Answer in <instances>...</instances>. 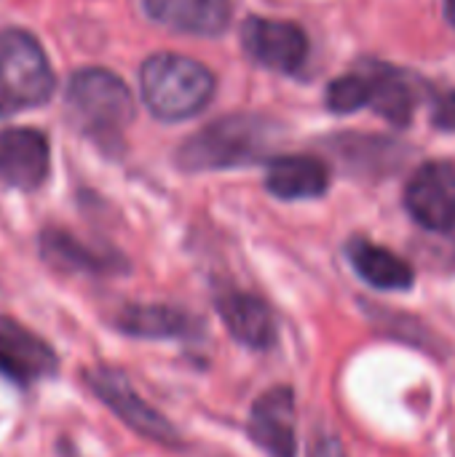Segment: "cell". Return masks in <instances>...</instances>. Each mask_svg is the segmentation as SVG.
Masks as SVG:
<instances>
[{
    "label": "cell",
    "mask_w": 455,
    "mask_h": 457,
    "mask_svg": "<svg viewBox=\"0 0 455 457\" xmlns=\"http://www.w3.org/2000/svg\"><path fill=\"white\" fill-rule=\"evenodd\" d=\"M59 367L54 348L11 316H0V375L19 386L51 378Z\"/></svg>",
    "instance_id": "ba28073f"
},
{
    "label": "cell",
    "mask_w": 455,
    "mask_h": 457,
    "mask_svg": "<svg viewBox=\"0 0 455 457\" xmlns=\"http://www.w3.org/2000/svg\"><path fill=\"white\" fill-rule=\"evenodd\" d=\"M83 383L91 388V394L105 404L110 407L134 434L156 442V445H164V447H180L182 439H180V431L156 410L150 407L137 391L134 386L129 383V378L115 370V367H88L83 372Z\"/></svg>",
    "instance_id": "5b68a950"
},
{
    "label": "cell",
    "mask_w": 455,
    "mask_h": 457,
    "mask_svg": "<svg viewBox=\"0 0 455 457\" xmlns=\"http://www.w3.org/2000/svg\"><path fill=\"white\" fill-rule=\"evenodd\" d=\"M67 107L78 126L97 139L118 137L134 118L129 86L115 72L102 67H86L70 78Z\"/></svg>",
    "instance_id": "3957f363"
},
{
    "label": "cell",
    "mask_w": 455,
    "mask_h": 457,
    "mask_svg": "<svg viewBox=\"0 0 455 457\" xmlns=\"http://www.w3.org/2000/svg\"><path fill=\"white\" fill-rule=\"evenodd\" d=\"M308 457H349V455H346L343 445H341L335 436L324 434V436H316V439L311 442V447H308Z\"/></svg>",
    "instance_id": "44dd1931"
},
{
    "label": "cell",
    "mask_w": 455,
    "mask_h": 457,
    "mask_svg": "<svg viewBox=\"0 0 455 457\" xmlns=\"http://www.w3.org/2000/svg\"><path fill=\"white\" fill-rule=\"evenodd\" d=\"M40 254L56 270L70 273H118L126 270V260L113 249H94L64 228H46L40 233Z\"/></svg>",
    "instance_id": "4fadbf2b"
},
{
    "label": "cell",
    "mask_w": 455,
    "mask_h": 457,
    "mask_svg": "<svg viewBox=\"0 0 455 457\" xmlns=\"http://www.w3.org/2000/svg\"><path fill=\"white\" fill-rule=\"evenodd\" d=\"M324 104L335 115H351L373 104V72H351L341 75L327 86Z\"/></svg>",
    "instance_id": "d6986e66"
},
{
    "label": "cell",
    "mask_w": 455,
    "mask_h": 457,
    "mask_svg": "<svg viewBox=\"0 0 455 457\" xmlns=\"http://www.w3.org/2000/svg\"><path fill=\"white\" fill-rule=\"evenodd\" d=\"M265 187L282 201L319 198L330 187V169L314 155H279L265 169Z\"/></svg>",
    "instance_id": "9a60e30c"
},
{
    "label": "cell",
    "mask_w": 455,
    "mask_h": 457,
    "mask_svg": "<svg viewBox=\"0 0 455 457\" xmlns=\"http://www.w3.org/2000/svg\"><path fill=\"white\" fill-rule=\"evenodd\" d=\"M51 169L48 139L38 129H0V179L16 190H35Z\"/></svg>",
    "instance_id": "9c48e42d"
},
{
    "label": "cell",
    "mask_w": 455,
    "mask_h": 457,
    "mask_svg": "<svg viewBox=\"0 0 455 457\" xmlns=\"http://www.w3.org/2000/svg\"><path fill=\"white\" fill-rule=\"evenodd\" d=\"M279 137V123L257 112H228L190 134L177 150L185 171H223L257 163Z\"/></svg>",
    "instance_id": "6da1fadb"
},
{
    "label": "cell",
    "mask_w": 455,
    "mask_h": 457,
    "mask_svg": "<svg viewBox=\"0 0 455 457\" xmlns=\"http://www.w3.org/2000/svg\"><path fill=\"white\" fill-rule=\"evenodd\" d=\"M338 142H341V147H335L338 155L365 174L386 171V169L392 171V166L400 161L397 158L400 145H394V142H383L375 137H341Z\"/></svg>",
    "instance_id": "ac0fdd59"
},
{
    "label": "cell",
    "mask_w": 455,
    "mask_h": 457,
    "mask_svg": "<svg viewBox=\"0 0 455 457\" xmlns=\"http://www.w3.org/2000/svg\"><path fill=\"white\" fill-rule=\"evenodd\" d=\"M217 313L231 337L252 351H268L276 343V319L271 308L249 292H220Z\"/></svg>",
    "instance_id": "7c38bea8"
},
{
    "label": "cell",
    "mask_w": 455,
    "mask_h": 457,
    "mask_svg": "<svg viewBox=\"0 0 455 457\" xmlns=\"http://www.w3.org/2000/svg\"><path fill=\"white\" fill-rule=\"evenodd\" d=\"M370 72H373V110L394 123V126H408L413 120V112H416V88L413 83L389 70V67H381V64H370Z\"/></svg>",
    "instance_id": "e0dca14e"
},
{
    "label": "cell",
    "mask_w": 455,
    "mask_h": 457,
    "mask_svg": "<svg viewBox=\"0 0 455 457\" xmlns=\"http://www.w3.org/2000/svg\"><path fill=\"white\" fill-rule=\"evenodd\" d=\"M346 254L357 276L375 289L405 292L416 281V270L408 260H402L386 246H378L370 238H351L346 244Z\"/></svg>",
    "instance_id": "2e32d148"
},
{
    "label": "cell",
    "mask_w": 455,
    "mask_h": 457,
    "mask_svg": "<svg viewBox=\"0 0 455 457\" xmlns=\"http://www.w3.org/2000/svg\"><path fill=\"white\" fill-rule=\"evenodd\" d=\"M445 13H448V21L455 27V0H445Z\"/></svg>",
    "instance_id": "7402d4cb"
},
{
    "label": "cell",
    "mask_w": 455,
    "mask_h": 457,
    "mask_svg": "<svg viewBox=\"0 0 455 457\" xmlns=\"http://www.w3.org/2000/svg\"><path fill=\"white\" fill-rule=\"evenodd\" d=\"M432 123L440 131H455V88L440 94L432 107Z\"/></svg>",
    "instance_id": "ffe728a7"
},
{
    "label": "cell",
    "mask_w": 455,
    "mask_h": 457,
    "mask_svg": "<svg viewBox=\"0 0 455 457\" xmlns=\"http://www.w3.org/2000/svg\"><path fill=\"white\" fill-rule=\"evenodd\" d=\"M115 329L139 340H182L201 332V321L174 305H126L115 316Z\"/></svg>",
    "instance_id": "5bb4252c"
},
{
    "label": "cell",
    "mask_w": 455,
    "mask_h": 457,
    "mask_svg": "<svg viewBox=\"0 0 455 457\" xmlns=\"http://www.w3.org/2000/svg\"><path fill=\"white\" fill-rule=\"evenodd\" d=\"M298 415H295V396L290 388H271L265 391L249 412V439L265 450L271 457H298Z\"/></svg>",
    "instance_id": "30bf717a"
},
{
    "label": "cell",
    "mask_w": 455,
    "mask_h": 457,
    "mask_svg": "<svg viewBox=\"0 0 455 457\" xmlns=\"http://www.w3.org/2000/svg\"><path fill=\"white\" fill-rule=\"evenodd\" d=\"M0 115H3V104H0Z\"/></svg>",
    "instance_id": "603a6c76"
},
{
    "label": "cell",
    "mask_w": 455,
    "mask_h": 457,
    "mask_svg": "<svg viewBox=\"0 0 455 457\" xmlns=\"http://www.w3.org/2000/svg\"><path fill=\"white\" fill-rule=\"evenodd\" d=\"M241 43L260 67L282 75H298L308 62L306 32L287 19L249 16L241 27Z\"/></svg>",
    "instance_id": "8992f818"
},
{
    "label": "cell",
    "mask_w": 455,
    "mask_h": 457,
    "mask_svg": "<svg viewBox=\"0 0 455 457\" xmlns=\"http://www.w3.org/2000/svg\"><path fill=\"white\" fill-rule=\"evenodd\" d=\"M139 91L158 120H188L212 102L217 80L198 59L161 51L142 62Z\"/></svg>",
    "instance_id": "7a4b0ae2"
},
{
    "label": "cell",
    "mask_w": 455,
    "mask_h": 457,
    "mask_svg": "<svg viewBox=\"0 0 455 457\" xmlns=\"http://www.w3.org/2000/svg\"><path fill=\"white\" fill-rule=\"evenodd\" d=\"M147 16L174 32L217 37L228 29L231 0H142Z\"/></svg>",
    "instance_id": "8fae6325"
},
{
    "label": "cell",
    "mask_w": 455,
    "mask_h": 457,
    "mask_svg": "<svg viewBox=\"0 0 455 457\" xmlns=\"http://www.w3.org/2000/svg\"><path fill=\"white\" fill-rule=\"evenodd\" d=\"M56 88L48 56L35 35L27 29L0 32V94L19 107H38L51 99Z\"/></svg>",
    "instance_id": "277c9868"
},
{
    "label": "cell",
    "mask_w": 455,
    "mask_h": 457,
    "mask_svg": "<svg viewBox=\"0 0 455 457\" xmlns=\"http://www.w3.org/2000/svg\"><path fill=\"white\" fill-rule=\"evenodd\" d=\"M408 214L432 233L455 228V163L432 161L416 169L405 187Z\"/></svg>",
    "instance_id": "52a82bcc"
}]
</instances>
